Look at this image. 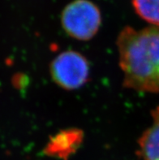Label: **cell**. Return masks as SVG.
<instances>
[{
	"instance_id": "7a4b0ae2",
	"label": "cell",
	"mask_w": 159,
	"mask_h": 160,
	"mask_svg": "<svg viewBox=\"0 0 159 160\" xmlns=\"http://www.w3.org/2000/svg\"><path fill=\"white\" fill-rule=\"evenodd\" d=\"M61 24L65 32L73 38L90 40L101 26V12L89 0H75L62 11Z\"/></svg>"
},
{
	"instance_id": "277c9868",
	"label": "cell",
	"mask_w": 159,
	"mask_h": 160,
	"mask_svg": "<svg viewBox=\"0 0 159 160\" xmlns=\"http://www.w3.org/2000/svg\"><path fill=\"white\" fill-rule=\"evenodd\" d=\"M83 132L77 128L61 131L51 138L44 149L49 156L67 160L77 151L83 141Z\"/></svg>"
},
{
	"instance_id": "8992f818",
	"label": "cell",
	"mask_w": 159,
	"mask_h": 160,
	"mask_svg": "<svg viewBox=\"0 0 159 160\" xmlns=\"http://www.w3.org/2000/svg\"><path fill=\"white\" fill-rule=\"evenodd\" d=\"M132 6L140 17L159 26V0H132Z\"/></svg>"
},
{
	"instance_id": "5b68a950",
	"label": "cell",
	"mask_w": 159,
	"mask_h": 160,
	"mask_svg": "<svg viewBox=\"0 0 159 160\" xmlns=\"http://www.w3.org/2000/svg\"><path fill=\"white\" fill-rule=\"evenodd\" d=\"M153 124L139 138V154L142 160H159V106L152 112Z\"/></svg>"
},
{
	"instance_id": "6da1fadb",
	"label": "cell",
	"mask_w": 159,
	"mask_h": 160,
	"mask_svg": "<svg viewBox=\"0 0 159 160\" xmlns=\"http://www.w3.org/2000/svg\"><path fill=\"white\" fill-rule=\"evenodd\" d=\"M117 47L123 85L137 91L159 93V26L121 31Z\"/></svg>"
},
{
	"instance_id": "3957f363",
	"label": "cell",
	"mask_w": 159,
	"mask_h": 160,
	"mask_svg": "<svg viewBox=\"0 0 159 160\" xmlns=\"http://www.w3.org/2000/svg\"><path fill=\"white\" fill-rule=\"evenodd\" d=\"M50 72L54 83L67 90L81 88L89 79V65L84 55L74 51H67L51 62Z\"/></svg>"
}]
</instances>
